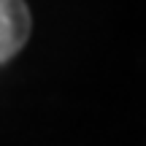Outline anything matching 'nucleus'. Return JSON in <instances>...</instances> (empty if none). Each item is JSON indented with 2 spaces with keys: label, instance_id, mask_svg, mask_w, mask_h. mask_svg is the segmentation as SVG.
Segmentation results:
<instances>
[{
  "label": "nucleus",
  "instance_id": "1",
  "mask_svg": "<svg viewBox=\"0 0 146 146\" xmlns=\"http://www.w3.org/2000/svg\"><path fill=\"white\" fill-rule=\"evenodd\" d=\"M30 11L25 0H0V62H8L30 38Z\"/></svg>",
  "mask_w": 146,
  "mask_h": 146
}]
</instances>
